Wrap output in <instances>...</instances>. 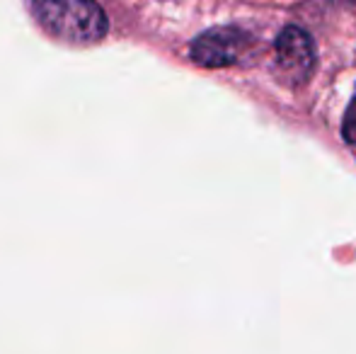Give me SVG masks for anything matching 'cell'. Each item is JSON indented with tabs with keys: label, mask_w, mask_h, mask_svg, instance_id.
Here are the masks:
<instances>
[{
	"label": "cell",
	"mask_w": 356,
	"mask_h": 354,
	"mask_svg": "<svg viewBox=\"0 0 356 354\" xmlns=\"http://www.w3.org/2000/svg\"><path fill=\"white\" fill-rule=\"evenodd\" d=\"M342 136L347 143L356 146V90H354V97L347 107V114H344V122H342Z\"/></svg>",
	"instance_id": "cell-4"
},
{
	"label": "cell",
	"mask_w": 356,
	"mask_h": 354,
	"mask_svg": "<svg viewBox=\"0 0 356 354\" xmlns=\"http://www.w3.org/2000/svg\"><path fill=\"white\" fill-rule=\"evenodd\" d=\"M37 22L71 44H92L107 34L109 22L97 0H29Z\"/></svg>",
	"instance_id": "cell-1"
},
{
	"label": "cell",
	"mask_w": 356,
	"mask_h": 354,
	"mask_svg": "<svg viewBox=\"0 0 356 354\" xmlns=\"http://www.w3.org/2000/svg\"><path fill=\"white\" fill-rule=\"evenodd\" d=\"M277 51V68L286 83H303L315 66V44L305 29L284 27L274 44Z\"/></svg>",
	"instance_id": "cell-3"
},
{
	"label": "cell",
	"mask_w": 356,
	"mask_h": 354,
	"mask_svg": "<svg viewBox=\"0 0 356 354\" xmlns=\"http://www.w3.org/2000/svg\"><path fill=\"white\" fill-rule=\"evenodd\" d=\"M250 37L238 27H211L192 42V58L204 68H223L245 54Z\"/></svg>",
	"instance_id": "cell-2"
}]
</instances>
